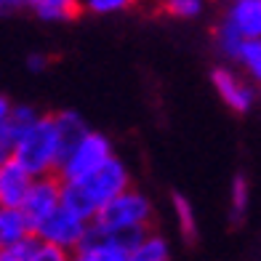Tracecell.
Listing matches in <instances>:
<instances>
[{"label":"cell","mask_w":261,"mask_h":261,"mask_svg":"<svg viewBox=\"0 0 261 261\" xmlns=\"http://www.w3.org/2000/svg\"><path fill=\"white\" fill-rule=\"evenodd\" d=\"M59 205L64 211L75 213L83 221H93V216L110 203L112 197H117L120 192L130 187V173L123 165V160L112 158L110 163L99 168L93 176L83 181H59Z\"/></svg>","instance_id":"6da1fadb"},{"label":"cell","mask_w":261,"mask_h":261,"mask_svg":"<svg viewBox=\"0 0 261 261\" xmlns=\"http://www.w3.org/2000/svg\"><path fill=\"white\" fill-rule=\"evenodd\" d=\"M11 160L19 163L32 179L56 176L62 163V149L56 139V125L51 115H40L24 134H19L11 144Z\"/></svg>","instance_id":"7a4b0ae2"},{"label":"cell","mask_w":261,"mask_h":261,"mask_svg":"<svg viewBox=\"0 0 261 261\" xmlns=\"http://www.w3.org/2000/svg\"><path fill=\"white\" fill-rule=\"evenodd\" d=\"M152 216H155V208H152L149 197L139 189L128 187L125 192H120L117 197H112L96 216H93L91 227L101 229V232H112V229H141L149 232Z\"/></svg>","instance_id":"3957f363"},{"label":"cell","mask_w":261,"mask_h":261,"mask_svg":"<svg viewBox=\"0 0 261 261\" xmlns=\"http://www.w3.org/2000/svg\"><path fill=\"white\" fill-rule=\"evenodd\" d=\"M112 158H115L112 141L104 134L88 130V134L62 158L56 179L59 181H83V179H88V176H93L99 168H104Z\"/></svg>","instance_id":"277c9868"},{"label":"cell","mask_w":261,"mask_h":261,"mask_svg":"<svg viewBox=\"0 0 261 261\" xmlns=\"http://www.w3.org/2000/svg\"><path fill=\"white\" fill-rule=\"evenodd\" d=\"M88 221L77 219L75 213L64 211L62 205H59L54 213H48L38 227L32 229V237L38 243H45L51 248H59V251H67L72 253L75 248L88 237Z\"/></svg>","instance_id":"5b68a950"},{"label":"cell","mask_w":261,"mask_h":261,"mask_svg":"<svg viewBox=\"0 0 261 261\" xmlns=\"http://www.w3.org/2000/svg\"><path fill=\"white\" fill-rule=\"evenodd\" d=\"M211 83H213V88H216L219 99L227 104L232 112L245 115V112L253 110V104H256V88L243 75H237L234 69L216 67L211 72Z\"/></svg>","instance_id":"8992f818"},{"label":"cell","mask_w":261,"mask_h":261,"mask_svg":"<svg viewBox=\"0 0 261 261\" xmlns=\"http://www.w3.org/2000/svg\"><path fill=\"white\" fill-rule=\"evenodd\" d=\"M59 189H62V184H59L56 176H40V179H32L27 195H24V200H21V205H19V211L24 213V219L30 221L32 229L38 227L48 213H54L59 208Z\"/></svg>","instance_id":"52a82bcc"},{"label":"cell","mask_w":261,"mask_h":261,"mask_svg":"<svg viewBox=\"0 0 261 261\" xmlns=\"http://www.w3.org/2000/svg\"><path fill=\"white\" fill-rule=\"evenodd\" d=\"M224 24L243 40H258L261 38V0H237L229 3L224 14Z\"/></svg>","instance_id":"ba28073f"},{"label":"cell","mask_w":261,"mask_h":261,"mask_svg":"<svg viewBox=\"0 0 261 261\" xmlns=\"http://www.w3.org/2000/svg\"><path fill=\"white\" fill-rule=\"evenodd\" d=\"M32 184V176L14 160L0 163V208H19L27 189Z\"/></svg>","instance_id":"9c48e42d"},{"label":"cell","mask_w":261,"mask_h":261,"mask_svg":"<svg viewBox=\"0 0 261 261\" xmlns=\"http://www.w3.org/2000/svg\"><path fill=\"white\" fill-rule=\"evenodd\" d=\"M69 261H128V251L88 229V237L69 253Z\"/></svg>","instance_id":"30bf717a"},{"label":"cell","mask_w":261,"mask_h":261,"mask_svg":"<svg viewBox=\"0 0 261 261\" xmlns=\"http://www.w3.org/2000/svg\"><path fill=\"white\" fill-rule=\"evenodd\" d=\"M54 117V125H56V139H59V149H62V158L67 155L69 149H72L77 141L88 134V125H86V120L77 115V112H72V110H64V112H54L51 115Z\"/></svg>","instance_id":"8fae6325"},{"label":"cell","mask_w":261,"mask_h":261,"mask_svg":"<svg viewBox=\"0 0 261 261\" xmlns=\"http://www.w3.org/2000/svg\"><path fill=\"white\" fill-rule=\"evenodd\" d=\"M32 240V227L19 208H0V248Z\"/></svg>","instance_id":"7c38bea8"},{"label":"cell","mask_w":261,"mask_h":261,"mask_svg":"<svg viewBox=\"0 0 261 261\" xmlns=\"http://www.w3.org/2000/svg\"><path fill=\"white\" fill-rule=\"evenodd\" d=\"M27 8L43 21H72L80 14V0H27Z\"/></svg>","instance_id":"4fadbf2b"},{"label":"cell","mask_w":261,"mask_h":261,"mask_svg":"<svg viewBox=\"0 0 261 261\" xmlns=\"http://www.w3.org/2000/svg\"><path fill=\"white\" fill-rule=\"evenodd\" d=\"M128 261H171V245L165 243V237L147 232L128 251Z\"/></svg>","instance_id":"5bb4252c"},{"label":"cell","mask_w":261,"mask_h":261,"mask_svg":"<svg viewBox=\"0 0 261 261\" xmlns=\"http://www.w3.org/2000/svg\"><path fill=\"white\" fill-rule=\"evenodd\" d=\"M173 213H176V224H179V232L184 240H197V216L192 208V200H187L181 192H176L173 197Z\"/></svg>","instance_id":"9a60e30c"},{"label":"cell","mask_w":261,"mask_h":261,"mask_svg":"<svg viewBox=\"0 0 261 261\" xmlns=\"http://www.w3.org/2000/svg\"><path fill=\"white\" fill-rule=\"evenodd\" d=\"M248 203H251V184H248V179L243 173H237L232 179V187H229V216L234 224L243 221Z\"/></svg>","instance_id":"2e32d148"},{"label":"cell","mask_w":261,"mask_h":261,"mask_svg":"<svg viewBox=\"0 0 261 261\" xmlns=\"http://www.w3.org/2000/svg\"><path fill=\"white\" fill-rule=\"evenodd\" d=\"M234 62L240 64L251 77H261V40H243V45L237 48Z\"/></svg>","instance_id":"e0dca14e"},{"label":"cell","mask_w":261,"mask_h":261,"mask_svg":"<svg viewBox=\"0 0 261 261\" xmlns=\"http://www.w3.org/2000/svg\"><path fill=\"white\" fill-rule=\"evenodd\" d=\"M40 117V112L35 110V107H30V104H11V112H8V130H11V136H19V134H24V130L38 120Z\"/></svg>","instance_id":"ac0fdd59"},{"label":"cell","mask_w":261,"mask_h":261,"mask_svg":"<svg viewBox=\"0 0 261 261\" xmlns=\"http://www.w3.org/2000/svg\"><path fill=\"white\" fill-rule=\"evenodd\" d=\"M160 8L173 19H197L205 8V0H160Z\"/></svg>","instance_id":"d6986e66"},{"label":"cell","mask_w":261,"mask_h":261,"mask_svg":"<svg viewBox=\"0 0 261 261\" xmlns=\"http://www.w3.org/2000/svg\"><path fill=\"white\" fill-rule=\"evenodd\" d=\"M134 6H136V0H80V8H86L96 16L123 14V11L134 8Z\"/></svg>","instance_id":"ffe728a7"},{"label":"cell","mask_w":261,"mask_h":261,"mask_svg":"<svg viewBox=\"0 0 261 261\" xmlns=\"http://www.w3.org/2000/svg\"><path fill=\"white\" fill-rule=\"evenodd\" d=\"M243 45V38L240 35H234L227 24H221L216 27V48L221 51V56H227V59H232L234 62V56H237V48Z\"/></svg>","instance_id":"44dd1931"},{"label":"cell","mask_w":261,"mask_h":261,"mask_svg":"<svg viewBox=\"0 0 261 261\" xmlns=\"http://www.w3.org/2000/svg\"><path fill=\"white\" fill-rule=\"evenodd\" d=\"M27 261H69V253L35 240V243H32V248H30V256H27Z\"/></svg>","instance_id":"7402d4cb"},{"label":"cell","mask_w":261,"mask_h":261,"mask_svg":"<svg viewBox=\"0 0 261 261\" xmlns=\"http://www.w3.org/2000/svg\"><path fill=\"white\" fill-rule=\"evenodd\" d=\"M32 243H35V237H32V240H24V243H16V245L0 248V261H27Z\"/></svg>","instance_id":"603a6c76"},{"label":"cell","mask_w":261,"mask_h":261,"mask_svg":"<svg viewBox=\"0 0 261 261\" xmlns=\"http://www.w3.org/2000/svg\"><path fill=\"white\" fill-rule=\"evenodd\" d=\"M11 144H14V136L8 130V123H0V163L11 158Z\"/></svg>","instance_id":"cb8c5ba5"},{"label":"cell","mask_w":261,"mask_h":261,"mask_svg":"<svg viewBox=\"0 0 261 261\" xmlns=\"http://www.w3.org/2000/svg\"><path fill=\"white\" fill-rule=\"evenodd\" d=\"M27 8V0H0V19L6 16H14L19 11Z\"/></svg>","instance_id":"d4e9b609"},{"label":"cell","mask_w":261,"mask_h":261,"mask_svg":"<svg viewBox=\"0 0 261 261\" xmlns=\"http://www.w3.org/2000/svg\"><path fill=\"white\" fill-rule=\"evenodd\" d=\"M27 67H30V72H43V69L48 67V56H43V54H30Z\"/></svg>","instance_id":"484cf974"},{"label":"cell","mask_w":261,"mask_h":261,"mask_svg":"<svg viewBox=\"0 0 261 261\" xmlns=\"http://www.w3.org/2000/svg\"><path fill=\"white\" fill-rule=\"evenodd\" d=\"M8 112H11V101L0 93V123H6L8 120Z\"/></svg>","instance_id":"4316f807"},{"label":"cell","mask_w":261,"mask_h":261,"mask_svg":"<svg viewBox=\"0 0 261 261\" xmlns=\"http://www.w3.org/2000/svg\"><path fill=\"white\" fill-rule=\"evenodd\" d=\"M229 3H237V0H229Z\"/></svg>","instance_id":"83f0119b"}]
</instances>
